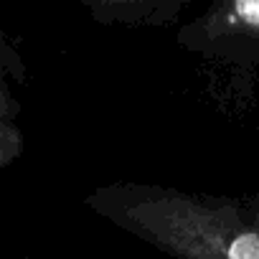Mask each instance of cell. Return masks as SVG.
<instances>
[{
  "mask_svg": "<svg viewBox=\"0 0 259 259\" xmlns=\"http://www.w3.org/2000/svg\"><path fill=\"white\" fill-rule=\"evenodd\" d=\"M84 208L170 259H259V191L208 193L150 181H112Z\"/></svg>",
  "mask_w": 259,
  "mask_h": 259,
  "instance_id": "1",
  "label": "cell"
},
{
  "mask_svg": "<svg viewBox=\"0 0 259 259\" xmlns=\"http://www.w3.org/2000/svg\"><path fill=\"white\" fill-rule=\"evenodd\" d=\"M178 44L203 59L259 64V0L213 3L178 31Z\"/></svg>",
  "mask_w": 259,
  "mask_h": 259,
  "instance_id": "2",
  "label": "cell"
}]
</instances>
